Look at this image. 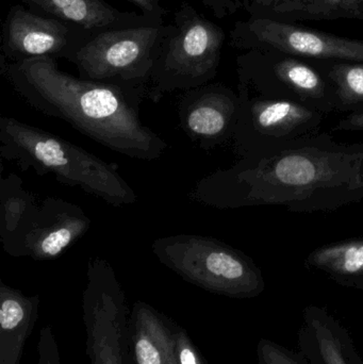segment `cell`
<instances>
[{
	"label": "cell",
	"mask_w": 363,
	"mask_h": 364,
	"mask_svg": "<svg viewBox=\"0 0 363 364\" xmlns=\"http://www.w3.org/2000/svg\"><path fill=\"white\" fill-rule=\"evenodd\" d=\"M190 197L219 209L264 205L300 212L338 209L363 199V144H340L319 134L211 173Z\"/></svg>",
	"instance_id": "obj_1"
},
{
	"label": "cell",
	"mask_w": 363,
	"mask_h": 364,
	"mask_svg": "<svg viewBox=\"0 0 363 364\" xmlns=\"http://www.w3.org/2000/svg\"><path fill=\"white\" fill-rule=\"evenodd\" d=\"M0 73L32 108L70 124L87 138L134 159L153 161L168 144L140 119V108L121 90L58 68L53 58L9 63Z\"/></svg>",
	"instance_id": "obj_2"
},
{
	"label": "cell",
	"mask_w": 363,
	"mask_h": 364,
	"mask_svg": "<svg viewBox=\"0 0 363 364\" xmlns=\"http://www.w3.org/2000/svg\"><path fill=\"white\" fill-rule=\"evenodd\" d=\"M0 155L23 171L53 174L114 207L132 205L138 195L113 164L51 132L13 117L0 119Z\"/></svg>",
	"instance_id": "obj_3"
},
{
	"label": "cell",
	"mask_w": 363,
	"mask_h": 364,
	"mask_svg": "<svg viewBox=\"0 0 363 364\" xmlns=\"http://www.w3.org/2000/svg\"><path fill=\"white\" fill-rule=\"evenodd\" d=\"M151 250L183 280L215 294L253 299L266 287L249 257L215 237L179 233L155 240Z\"/></svg>",
	"instance_id": "obj_4"
},
{
	"label": "cell",
	"mask_w": 363,
	"mask_h": 364,
	"mask_svg": "<svg viewBox=\"0 0 363 364\" xmlns=\"http://www.w3.org/2000/svg\"><path fill=\"white\" fill-rule=\"evenodd\" d=\"M225 40L220 26L183 2L168 23L146 98L158 102L170 92L208 85L217 76Z\"/></svg>",
	"instance_id": "obj_5"
},
{
	"label": "cell",
	"mask_w": 363,
	"mask_h": 364,
	"mask_svg": "<svg viewBox=\"0 0 363 364\" xmlns=\"http://www.w3.org/2000/svg\"><path fill=\"white\" fill-rule=\"evenodd\" d=\"M168 23L99 31L75 58L79 77L121 90L140 108Z\"/></svg>",
	"instance_id": "obj_6"
},
{
	"label": "cell",
	"mask_w": 363,
	"mask_h": 364,
	"mask_svg": "<svg viewBox=\"0 0 363 364\" xmlns=\"http://www.w3.org/2000/svg\"><path fill=\"white\" fill-rule=\"evenodd\" d=\"M238 122L234 149L242 158H256L320 134L325 115L306 105L266 97L238 87Z\"/></svg>",
	"instance_id": "obj_7"
},
{
	"label": "cell",
	"mask_w": 363,
	"mask_h": 364,
	"mask_svg": "<svg viewBox=\"0 0 363 364\" xmlns=\"http://www.w3.org/2000/svg\"><path fill=\"white\" fill-rule=\"evenodd\" d=\"M87 278L82 318L90 364H134L130 312L112 265L94 257L87 262Z\"/></svg>",
	"instance_id": "obj_8"
},
{
	"label": "cell",
	"mask_w": 363,
	"mask_h": 364,
	"mask_svg": "<svg viewBox=\"0 0 363 364\" xmlns=\"http://www.w3.org/2000/svg\"><path fill=\"white\" fill-rule=\"evenodd\" d=\"M237 73L238 87L253 93L300 102L324 115L339 111L332 83L310 60L254 49L237 58Z\"/></svg>",
	"instance_id": "obj_9"
},
{
	"label": "cell",
	"mask_w": 363,
	"mask_h": 364,
	"mask_svg": "<svg viewBox=\"0 0 363 364\" xmlns=\"http://www.w3.org/2000/svg\"><path fill=\"white\" fill-rule=\"evenodd\" d=\"M229 45L239 50L281 51L306 60L363 62L362 40L261 17L234 23Z\"/></svg>",
	"instance_id": "obj_10"
},
{
	"label": "cell",
	"mask_w": 363,
	"mask_h": 364,
	"mask_svg": "<svg viewBox=\"0 0 363 364\" xmlns=\"http://www.w3.org/2000/svg\"><path fill=\"white\" fill-rule=\"evenodd\" d=\"M95 33L80 26L36 14L17 4L4 19L0 60L16 63L47 57L72 63Z\"/></svg>",
	"instance_id": "obj_11"
},
{
	"label": "cell",
	"mask_w": 363,
	"mask_h": 364,
	"mask_svg": "<svg viewBox=\"0 0 363 364\" xmlns=\"http://www.w3.org/2000/svg\"><path fill=\"white\" fill-rule=\"evenodd\" d=\"M91 223L79 205L48 197L32 210L10 239L2 242V248L15 258L55 260L87 235Z\"/></svg>",
	"instance_id": "obj_12"
},
{
	"label": "cell",
	"mask_w": 363,
	"mask_h": 364,
	"mask_svg": "<svg viewBox=\"0 0 363 364\" xmlns=\"http://www.w3.org/2000/svg\"><path fill=\"white\" fill-rule=\"evenodd\" d=\"M240 100L222 83L185 91L178 104L179 125L200 149L210 151L234 139Z\"/></svg>",
	"instance_id": "obj_13"
},
{
	"label": "cell",
	"mask_w": 363,
	"mask_h": 364,
	"mask_svg": "<svg viewBox=\"0 0 363 364\" xmlns=\"http://www.w3.org/2000/svg\"><path fill=\"white\" fill-rule=\"evenodd\" d=\"M298 348L308 364H363L347 329L317 306L304 310Z\"/></svg>",
	"instance_id": "obj_14"
},
{
	"label": "cell",
	"mask_w": 363,
	"mask_h": 364,
	"mask_svg": "<svg viewBox=\"0 0 363 364\" xmlns=\"http://www.w3.org/2000/svg\"><path fill=\"white\" fill-rule=\"evenodd\" d=\"M31 12L80 26L92 32L161 25L143 14L124 12L106 0H21Z\"/></svg>",
	"instance_id": "obj_15"
},
{
	"label": "cell",
	"mask_w": 363,
	"mask_h": 364,
	"mask_svg": "<svg viewBox=\"0 0 363 364\" xmlns=\"http://www.w3.org/2000/svg\"><path fill=\"white\" fill-rule=\"evenodd\" d=\"M176 323L145 301H136L129 316L134 364H178L175 355Z\"/></svg>",
	"instance_id": "obj_16"
},
{
	"label": "cell",
	"mask_w": 363,
	"mask_h": 364,
	"mask_svg": "<svg viewBox=\"0 0 363 364\" xmlns=\"http://www.w3.org/2000/svg\"><path fill=\"white\" fill-rule=\"evenodd\" d=\"M249 17L281 23L363 19V0H236Z\"/></svg>",
	"instance_id": "obj_17"
},
{
	"label": "cell",
	"mask_w": 363,
	"mask_h": 364,
	"mask_svg": "<svg viewBox=\"0 0 363 364\" xmlns=\"http://www.w3.org/2000/svg\"><path fill=\"white\" fill-rule=\"evenodd\" d=\"M38 307V295L27 296L0 280V364H21Z\"/></svg>",
	"instance_id": "obj_18"
},
{
	"label": "cell",
	"mask_w": 363,
	"mask_h": 364,
	"mask_svg": "<svg viewBox=\"0 0 363 364\" xmlns=\"http://www.w3.org/2000/svg\"><path fill=\"white\" fill-rule=\"evenodd\" d=\"M307 262L339 282L351 284L363 277V239L318 248L309 255Z\"/></svg>",
	"instance_id": "obj_19"
},
{
	"label": "cell",
	"mask_w": 363,
	"mask_h": 364,
	"mask_svg": "<svg viewBox=\"0 0 363 364\" xmlns=\"http://www.w3.org/2000/svg\"><path fill=\"white\" fill-rule=\"evenodd\" d=\"M310 61L332 83L339 111H354L363 107V62Z\"/></svg>",
	"instance_id": "obj_20"
},
{
	"label": "cell",
	"mask_w": 363,
	"mask_h": 364,
	"mask_svg": "<svg viewBox=\"0 0 363 364\" xmlns=\"http://www.w3.org/2000/svg\"><path fill=\"white\" fill-rule=\"evenodd\" d=\"M33 194L26 190L15 174L0 181V240L10 239L36 207Z\"/></svg>",
	"instance_id": "obj_21"
},
{
	"label": "cell",
	"mask_w": 363,
	"mask_h": 364,
	"mask_svg": "<svg viewBox=\"0 0 363 364\" xmlns=\"http://www.w3.org/2000/svg\"><path fill=\"white\" fill-rule=\"evenodd\" d=\"M257 356L259 364H308L300 354L266 339L258 343Z\"/></svg>",
	"instance_id": "obj_22"
},
{
	"label": "cell",
	"mask_w": 363,
	"mask_h": 364,
	"mask_svg": "<svg viewBox=\"0 0 363 364\" xmlns=\"http://www.w3.org/2000/svg\"><path fill=\"white\" fill-rule=\"evenodd\" d=\"M175 355L178 364H208L200 348L195 346L189 333L180 325L174 328Z\"/></svg>",
	"instance_id": "obj_23"
},
{
	"label": "cell",
	"mask_w": 363,
	"mask_h": 364,
	"mask_svg": "<svg viewBox=\"0 0 363 364\" xmlns=\"http://www.w3.org/2000/svg\"><path fill=\"white\" fill-rule=\"evenodd\" d=\"M38 364H62L53 326L43 327L38 343Z\"/></svg>",
	"instance_id": "obj_24"
},
{
	"label": "cell",
	"mask_w": 363,
	"mask_h": 364,
	"mask_svg": "<svg viewBox=\"0 0 363 364\" xmlns=\"http://www.w3.org/2000/svg\"><path fill=\"white\" fill-rule=\"evenodd\" d=\"M132 2L136 8L140 9L141 13L147 18L157 23H164L166 10L160 4V0H128Z\"/></svg>",
	"instance_id": "obj_25"
},
{
	"label": "cell",
	"mask_w": 363,
	"mask_h": 364,
	"mask_svg": "<svg viewBox=\"0 0 363 364\" xmlns=\"http://www.w3.org/2000/svg\"><path fill=\"white\" fill-rule=\"evenodd\" d=\"M217 18L232 16L239 9L236 0H200Z\"/></svg>",
	"instance_id": "obj_26"
},
{
	"label": "cell",
	"mask_w": 363,
	"mask_h": 364,
	"mask_svg": "<svg viewBox=\"0 0 363 364\" xmlns=\"http://www.w3.org/2000/svg\"><path fill=\"white\" fill-rule=\"evenodd\" d=\"M332 130L336 132H363V107L352 111L351 114L341 119Z\"/></svg>",
	"instance_id": "obj_27"
},
{
	"label": "cell",
	"mask_w": 363,
	"mask_h": 364,
	"mask_svg": "<svg viewBox=\"0 0 363 364\" xmlns=\"http://www.w3.org/2000/svg\"><path fill=\"white\" fill-rule=\"evenodd\" d=\"M351 286H355L356 288L363 289V277L355 280L354 282H352Z\"/></svg>",
	"instance_id": "obj_28"
}]
</instances>
